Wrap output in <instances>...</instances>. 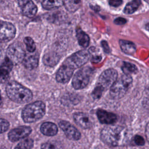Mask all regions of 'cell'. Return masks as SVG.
Listing matches in <instances>:
<instances>
[{
    "label": "cell",
    "mask_w": 149,
    "mask_h": 149,
    "mask_svg": "<svg viewBox=\"0 0 149 149\" xmlns=\"http://www.w3.org/2000/svg\"><path fill=\"white\" fill-rule=\"evenodd\" d=\"M101 139L109 146H120L125 145L129 137L124 127L115 125L105 127L101 132Z\"/></svg>",
    "instance_id": "1"
},
{
    "label": "cell",
    "mask_w": 149,
    "mask_h": 149,
    "mask_svg": "<svg viewBox=\"0 0 149 149\" xmlns=\"http://www.w3.org/2000/svg\"><path fill=\"white\" fill-rule=\"evenodd\" d=\"M8 97L13 101L24 104L30 101L33 98L32 92L27 87L16 81H11L6 87Z\"/></svg>",
    "instance_id": "2"
},
{
    "label": "cell",
    "mask_w": 149,
    "mask_h": 149,
    "mask_svg": "<svg viewBox=\"0 0 149 149\" xmlns=\"http://www.w3.org/2000/svg\"><path fill=\"white\" fill-rule=\"evenodd\" d=\"M45 113V105L42 101H37L29 104L23 109L22 117L26 123H33L40 119Z\"/></svg>",
    "instance_id": "3"
},
{
    "label": "cell",
    "mask_w": 149,
    "mask_h": 149,
    "mask_svg": "<svg viewBox=\"0 0 149 149\" xmlns=\"http://www.w3.org/2000/svg\"><path fill=\"white\" fill-rule=\"evenodd\" d=\"M132 83V78L130 75H122L111 87V96L113 98H122L130 87Z\"/></svg>",
    "instance_id": "4"
},
{
    "label": "cell",
    "mask_w": 149,
    "mask_h": 149,
    "mask_svg": "<svg viewBox=\"0 0 149 149\" xmlns=\"http://www.w3.org/2000/svg\"><path fill=\"white\" fill-rule=\"evenodd\" d=\"M25 56L26 54L23 45L18 42L10 44L7 49L6 57L13 65H17L23 62Z\"/></svg>",
    "instance_id": "5"
},
{
    "label": "cell",
    "mask_w": 149,
    "mask_h": 149,
    "mask_svg": "<svg viewBox=\"0 0 149 149\" xmlns=\"http://www.w3.org/2000/svg\"><path fill=\"white\" fill-rule=\"evenodd\" d=\"M93 70L88 68L85 67L79 70L76 73L72 80V86L76 90L84 88L88 83Z\"/></svg>",
    "instance_id": "6"
},
{
    "label": "cell",
    "mask_w": 149,
    "mask_h": 149,
    "mask_svg": "<svg viewBox=\"0 0 149 149\" xmlns=\"http://www.w3.org/2000/svg\"><path fill=\"white\" fill-rule=\"evenodd\" d=\"M90 54L88 51L81 50L70 55L66 61L74 69H77L86 63L90 58Z\"/></svg>",
    "instance_id": "7"
},
{
    "label": "cell",
    "mask_w": 149,
    "mask_h": 149,
    "mask_svg": "<svg viewBox=\"0 0 149 149\" xmlns=\"http://www.w3.org/2000/svg\"><path fill=\"white\" fill-rule=\"evenodd\" d=\"M117 72L114 69H109L105 70L99 77L98 86L102 88L103 90L111 87L117 80Z\"/></svg>",
    "instance_id": "8"
},
{
    "label": "cell",
    "mask_w": 149,
    "mask_h": 149,
    "mask_svg": "<svg viewBox=\"0 0 149 149\" xmlns=\"http://www.w3.org/2000/svg\"><path fill=\"white\" fill-rule=\"evenodd\" d=\"M15 26L8 22L0 21V42L12 40L16 35Z\"/></svg>",
    "instance_id": "9"
},
{
    "label": "cell",
    "mask_w": 149,
    "mask_h": 149,
    "mask_svg": "<svg viewBox=\"0 0 149 149\" xmlns=\"http://www.w3.org/2000/svg\"><path fill=\"white\" fill-rule=\"evenodd\" d=\"M74 69L63 62L56 74V80L58 82L65 84L69 81L72 76Z\"/></svg>",
    "instance_id": "10"
},
{
    "label": "cell",
    "mask_w": 149,
    "mask_h": 149,
    "mask_svg": "<svg viewBox=\"0 0 149 149\" xmlns=\"http://www.w3.org/2000/svg\"><path fill=\"white\" fill-rule=\"evenodd\" d=\"M59 126L63 131L67 138L72 140H77L80 137V132L69 122L65 120H61L59 122Z\"/></svg>",
    "instance_id": "11"
},
{
    "label": "cell",
    "mask_w": 149,
    "mask_h": 149,
    "mask_svg": "<svg viewBox=\"0 0 149 149\" xmlns=\"http://www.w3.org/2000/svg\"><path fill=\"white\" fill-rule=\"evenodd\" d=\"M31 132V128L29 126H22L15 128L8 133L9 139L13 142L17 141L28 136Z\"/></svg>",
    "instance_id": "12"
},
{
    "label": "cell",
    "mask_w": 149,
    "mask_h": 149,
    "mask_svg": "<svg viewBox=\"0 0 149 149\" xmlns=\"http://www.w3.org/2000/svg\"><path fill=\"white\" fill-rule=\"evenodd\" d=\"M23 15L28 17H34L37 12V7L32 1L21 0L17 1Z\"/></svg>",
    "instance_id": "13"
},
{
    "label": "cell",
    "mask_w": 149,
    "mask_h": 149,
    "mask_svg": "<svg viewBox=\"0 0 149 149\" xmlns=\"http://www.w3.org/2000/svg\"><path fill=\"white\" fill-rule=\"evenodd\" d=\"M73 119L77 125L83 129H88L93 126V122L90 117L84 112L74 113Z\"/></svg>",
    "instance_id": "14"
},
{
    "label": "cell",
    "mask_w": 149,
    "mask_h": 149,
    "mask_svg": "<svg viewBox=\"0 0 149 149\" xmlns=\"http://www.w3.org/2000/svg\"><path fill=\"white\" fill-rule=\"evenodd\" d=\"M13 65V63L6 56L0 66V82L5 83L8 80Z\"/></svg>",
    "instance_id": "15"
},
{
    "label": "cell",
    "mask_w": 149,
    "mask_h": 149,
    "mask_svg": "<svg viewBox=\"0 0 149 149\" xmlns=\"http://www.w3.org/2000/svg\"><path fill=\"white\" fill-rule=\"evenodd\" d=\"M97 115L100 122L104 124H112L114 123L117 119L115 114L101 109H98Z\"/></svg>",
    "instance_id": "16"
},
{
    "label": "cell",
    "mask_w": 149,
    "mask_h": 149,
    "mask_svg": "<svg viewBox=\"0 0 149 149\" xmlns=\"http://www.w3.org/2000/svg\"><path fill=\"white\" fill-rule=\"evenodd\" d=\"M39 56L37 52L33 54L26 55L22 63L24 66L29 69H33L37 67L38 65Z\"/></svg>",
    "instance_id": "17"
},
{
    "label": "cell",
    "mask_w": 149,
    "mask_h": 149,
    "mask_svg": "<svg viewBox=\"0 0 149 149\" xmlns=\"http://www.w3.org/2000/svg\"><path fill=\"white\" fill-rule=\"evenodd\" d=\"M40 130L41 133L45 136H52L57 133L58 127L52 122H46L41 125Z\"/></svg>",
    "instance_id": "18"
},
{
    "label": "cell",
    "mask_w": 149,
    "mask_h": 149,
    "mask_svg": "<svg viewBox=\"0 0 149 149\" xmlns=\"http://www.w3.org/2000/svg\"><path fill=\"white\" fill-rule=\"evenodd\" d=\"M61 56L55 52H48L46 53L42 58L43 63L49 66H55L59 62Z\"/></svg>",
    "instance_id": "19"
},
{
    "label": "cell",
    "mask_w": 149,
    "mask_h": 149,
    "mask_svg": "<svg viewBox=\"0 0 149 149\" xmlns=\"http://www.w3.org/2000/svg\"><path fill=\"white\" fill-rule=\"evenodd\" d=\"M119 45L122 51L127 54L132 55L136 52V45L132 41L120 40L119 41Z\"/></svg>",
    "instance_id": "20"
},
{
    "label": "cell",
    "mask_w": 149,
    "mask_h": 149,
    "mask_svg": "<svg viewBox=\"0 0 149 149\" xmlns=\"http://www.w3.org/2000/svg\"><path fill=\"white\" fill-rule=\"evenodd\" d=\"M76 37L79 44L84 48H86L90 42V38L88 36L80 29L76 30Z\"/></svg>",
    "instance_id": "21"
},
{
    "label": "cell",
    "mask_w": 149,
    "mask_h": 149,
    "mask_svg": "<svg viewBox=\"0 0 149 149\" xmlns=\"http://www.w3.org/2000/svg\"><path fill=\"white\" fill-rule=\"evenodd\" d=\"M63 5L66 9L70 12H74L77 10L81 5L80 1H74V0H67L63 1Z\"/></svg>",
    "instance_id": "22"
},
{
    "label": "cell",
    "mask_w": 149,
    "mask_h": 149,
    "mask_svg": "<svg viewBox=\"0 0 149 149\" xmlns=\"http://www.w3.org/2000/svg\"><path fill=\"white\" fill-rule=\"evenodd\" d=\"M41 4L43 8L47 10H49V9L61 6L63 4V1H60V0H55V1L46 0V1H43Z\"/></svg>",
    "instance_id": "23"
},
{
    "label": "cell",
    "mask_w": 149,
    "mask_h": 149,
    "mask_svg": "<svg viewBox=\"0 0 149 149\" xmlns=\"http://www.w3.org/2000/svg\"><path fill=\"white\" fill-rule=\"evenodd\" d=\"M141 2L139 0H134L129 2L124 9V13L126 14H132L140 6Z\"/></svg>",
    "instance_id": "24"
},
{
    "label": "cell",
    "mask_w": 149,
    "mask_h": 149,
    "mask_svg": "<svg viewBox=\"0 0 149 149\" xmlns=\"http://www.w3.org/2000/svg\"><path fill=\"white\" fill-rule=\"evenodd\" d=\"M41 149H63V146L59 141L52 140L43 143Z\"/></svg>",
    "instance_id": "25"
},
{
    "label": "cell",
    "mask_w": 149,
    "mask_h": 149,
    "mask_svg": "<svg viewBox=\"0 0 149 149\" xmlns=\"http://www.w3.org/2000/svg\"><path fill=\"white\" fill-rule=\"evenodd\" d=\"M122 69L125 74L126 75H130L132 73H135L137 72L136 66L129 62H124L122 66Z\"/></svg>",
    "instance_id": "26"
},
{
    "label": "cell",
    "mask_w": 149,
    "mask_h": 149,
    "mask_svg": "<svg viewBox=\"0 0 149 149\" xmlns=\"http://www.w3.org/2000/svg\"><path fill=\"white\" fill-rule=\"evenodd\" d=\"M33 140L31 139H26L20 142L15 149H31L33 146Z\"/></svg>",
    "instance_id": "27"
},
{
    "label": "cell",
    "mask_w": 149,
    "mask_h": 149,
    "mask_svg": "<svg viewBox=\"0 0 149 149\" xmlns=\"http://www.w3.org/2000/svg\"><path fill=\"white\" fill-rule=\"evenodd\" d=\"M24 42L26 46V49L29 52H34L36 50V44L33 40L30 37H26L24 38Z\"/></svg>",
    "instance_id": "28"
},
{
    "label": "cell",
    "mask_w": 149,
    "mask_h": 149,
    "mask_svg": "<svg viewBox=\"0 0 149 149\" xmlns=\"http://www.w3.org/2000/svg\"><path fill=\"white\" fill-rule=\"evenodd\" d=\"M9 127V123L5 119L0 118V133L6 132Z\"/></svg>",
    "instance_id": "29"
},
{
    "label": "cell",
    "mask_w": 149,
    "mask_h": 149,
    "mask_svg": "<svg viewBox=\"0 0 149 149\" xmlns=\"http://www.w3.org/2000/svg\"><path fill=\"white\" fill-rule=\"evenodd\" d=\"M103 90H104L102 88H101L99 86H97L93 91L92 96L94 98H99L101 97Z\"/></svg>",
    "instance_id": "30"
},
{
    "label": "cell",
    "mask_w": 149,
    "mask_h": 149,
    "mask_svg": "<svg viewBox=\"0 0 149 149\" xmlns=\"http://www.w3.org/2000/svg\"><path fill=\"white\" fill-rule=\"evenodd\" d=\"M134 143L139 146H143L145 143L144 140L143 138V137L139 135L135 136V137H134Z\"/></svg>",
    "instance_id": "31"
},
{
    "label": "cell",
    "mask_w": 149,
    "mask_h": 149,
    "mask_svg": "<svg viewBox=\"0 0 149 149\" xmlns=\"http://www.w3.org/2000/svg\"><path fill=\"white\" fill-rule=\"evenodd\" d=\"M122 3V1L120 0H110L109 1V5L114 7L119 6Z\"/></svg>",
    "instance_id": "32"
},
{
    "label": "cell",
    "mask_w": 149,
    "mask_h": 149,
    "mask_svg": "<svg viewBox=\"0 0 149 149\" xmlns=\"http://www.w3.org/2000/svg\"><path fill=\"white\" fill-rule=\"evenodd\" d=\"M126 22V20L123 17H118L115 19L114 23L118 25H121V24H124Z\"/></svg>",
    "instance_id": "33"
},
{
    "label": "cell",
    "mask_w": 149,
    "mask_h": 149,
    "mask_svg": "<svg viewBox=\"0 0 149 149\" xmlns=\"http://www.w3.org/2000/svg\"><path fill=\"white\" fill-rule=\"evenodd\" d=\"M101 45L102 46V48L104 49V51L106 52V53H109L110 52V48L108 46V43L105 41H102L101 42Z\"/></svg>",
    "instance_id": "34"
},
{
    "label": "cell",
    "mask_w": 149,
    "mask_h": 149,
    "mask_svg": "<svg viewBox=\"0 0 149 149\" xmlns=\"http://www.w3.org/2000/svg\"><path fill=\"white\" fill-rule=\"evenodd\" d=\"M101 60V56H94L91 58V61L93 63H98Z\"/></svg>",
    "instance_id": "35"
},
{
    "label": "cell",
    "mask_w": 149,
    "mask_h": 149,
    "mask_svg": "<svg viewBox=\"0 0 149 149\" xmlns=\"http://www.w3.org/2000/svg\"><path fill=\"white\" fill-rule=\"evenodd\" d=\"M146 136L148 141L149 142V122L147 123L146 127Z\"/></svg>",
    "instance_id": "36"
},
{
    "label": "cell",
    "mask_w": 149,
    "mask_h": 149,
    "mask_svg": "<svg viewBox=\"0 0 149 149\" xmlns=\"http://www.w3.org/2000/svg\"><path fill=\"white\" fill-rule=\"evenodd\" d=\"M2 51H3V45L2 42H0V57L2 54Z\"/></svg>",
    "instance_id": "37"
},
{
    "label": "cell",
    "mask_w": 149,
    "mask_h": 149,
    "mask_svg": "<svg viewBox=\"0 0 149 149\" xmlns=\"http://www.w3.org/2000/svg\"><path fill=\"white\" fill-rule=\"evenodd\" d=\"M3 103H2V98H1V95L0 94V108H1L2 107Z\"/></svg>",
    "instance_id": "38"
},
{
    "label": "cell",
    "mask_w": 149,
    "mask_h": 149,
    "mask_svg": "<svg viewBox=\"0 0 149 149\" xmlns=\"http://www.w3.org/2000/svg\"><path fill=\"white\" fill-rule=\"evenodd\" d=\"M146 29L149 31V23H148L147 24H146Z\"/></svg>",
    "instance_id": "39"
},
{
    "label": "cell",
    "mask_w": 149,
    "mask_h": 149,
    "mask_svg": "<svg viewBox=\"0 0 149 149\" xmlns=\"http://www.w3.org/2000/svg\"><path fill=\"white\" fill-rule=\"evenodd\" d=\"M146 2H147L148 3H149V1H146Z\"/></svg>",
    "instance_id": "40"
},
{
    "label": "cell",
    "mask_w": 149,
    "mask_h": 149,
    "mask_svg": "<svg viewBox=\"0 0 149 149\" xmlns=\"http://www.w3.org/2000/svg\"><path fill=\"white\" fill-rule=\"evenodd\" d=\"M148 91H149V88H148Z\"/></svg>",
    "instance_id": "41"
}]
</instances>
